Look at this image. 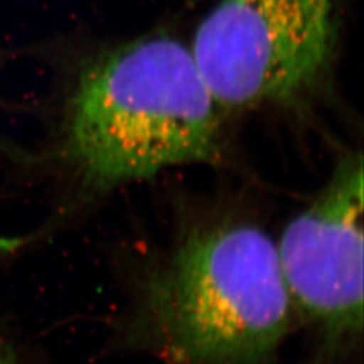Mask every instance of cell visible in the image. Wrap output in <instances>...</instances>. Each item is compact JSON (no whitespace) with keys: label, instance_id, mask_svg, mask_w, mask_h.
<instances>
[{"label":"cell","instance_id":"1","mask_svg":"<svg viewBox=\"0 0 364 364\" xmlns=\"http://www.w3.org/2000/svg\"><path fill=\"white\" fill-rule=\"evenodd\" d=\"M220 115L191 48L147 36L100 53L80 72L57 156L84 192L103 193L219 161Z\"/></svg>","mask_w":364,"mask_h":364},{"label":"cell","instance_id":"2","mask_svg":"<svg viewBox=\"0 0 364 364\" xmlns=\"http://www.w3.org/2000/svg\"><path fill=\"white\" fill-rule=\"evenodd\" d=\"M293 311L277 243L221 224L185 236L150 274L141 318L176 364H270Z\"/></svg>","mask_w":364,"mask_h":364},{"label":"cell","instance_id":"3","mask_svg":"<svg viewBox=\"0 0 364 364\" xmlns=\"http://www.w3.org/2000/svg\"><path fill=\"white\" fill-rule=\"evenodd\" d=\"M338 0H220L191 48L221 111L290 105L324 77Z\"/></svg>","mask_w":364,"mask_h":364},{"label":"cell","instance_id":"4","mask_svg":"<svg viewBox=\"0 0 364 364\" xmlns=\"http://www.w3.org/2000/svg\"><path fill=\"white\" fill-rule=\"evenodd\" d=\"M363 156L338 162L326 188L289 223L277 251L293 308L332 364L363 332Z\"/></svg>","mask_w":364,"mask_h":364},{"label":"cell","instance_id":"5","mask_svg":"<svg viewBox=\"0 0 364 364\" xmlns=\"http://www.w3.org/2000/svg\"><path fill=\"white\" fill-rule=\"evenodd\" d=\"M0 364H19L7 348L0 346Z\"/></svg>","mask_w":364,"mask_h":364}]
</instances>
